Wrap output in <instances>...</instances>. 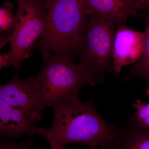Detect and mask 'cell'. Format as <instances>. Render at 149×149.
<instances>
[{
	"mask_svg": "<svg viewBox=\"0 0 149 149\" xmlns=\"http://www.w3.org/2000/svg\"><path fill=\"white\" fill-rule=\"evenodd\" d=\"M52 108V126L40 127L37 133L47 140L51 149H65L66 145L73 143L95 149L111 139L118 130L103 118L92 100L82 102L78 99Z\"/></svg>",
	"mask_w": 149,
	"mask_h": 149,
	"instance_id": "cell-1",
	"label": "cell"
},
{
	"mask_svg": "<svg viewBox=\"0 0 149 149\" xmlns=\"http://www.w3.org/2000/svg\"><path fill=\"white\" fill-rule=\"evenodd\" d=\"M45 31L36 44L42 53L68 56L72 52L87 20L84 0H44Z\"/></svg>",
	"mask_w": 149,
	"mask_h": 149,
	"instance_id": "cell-2",
	"label": "cell"
},
{
	"mask_svg": "<svg viewBox=\"0 0 149 149\" xmlns=\"http://www.w3.org/2000/svg\"><path fill=\"white\" fill-rule=\"evenodd\" d=\"M42 58V68L33 77L42 93L46 107L78 100L83 87L97 84L80 63L72 62L68 56L45 53Z\"/></svg>",
	"mask_w": 149,
	"mask_h": 149,
	"instance_id": "cell-3",
	"label": "cell"
},
{
	"mask_svg": "<svg viewBox=\"0 0 149 149\" xmlns=\"http://www.w3.org/2000/svg\"><path fill=\"white\" fill-rule=\"evenodd\" d=\"M86 22L75 45L72 56L97 83H103L107 72L112 71L113 40L116 22L91 16Z\"/></svg>",
	"mask_w": 149,
	"mask_h": 149,
	"instance_id": "cell-4",
	"label": "cell"
},
{
	"mask_svg": "<svg viewBox=\"0 0 149 149\" xmlns=\"http://www.w3.org/2000/svg\"><path fill=\"white\" fill-rule=\"evenodd\" d=\"M18 23L10 37V49L1 55L0 66L12 65L16 71L31 55L38 38L45 31L47 13L44 0H16Z\"/></svg>",
	"mask_w": 149,
	"mask_h": 149,
	"instance_id": "cell-5",
	"label": "cell"
},
{
	"mask_svg": "<svg viewBox=\"0 0 149 149\" xmlns=\"http://www.w3.org/2000/svg\"><path fill=\"white\" fill-rule=\"evenodd\" d=\"M0 100L19 111L34 123L42 120L45 108L42 93L34 77H13L0 86Z\"/></svg>",
	"mask_w": 149,
	"mask_h": 149,
	"instance_id": "cell-6",
	"label": "cell"
},
{
	"mask_svg": "<svg viewBox=\"0 0 149 149\" xmlns=\"http://www.w3.org/2000/svg\"><path fill=\"white\" fill-rule=\"evenodd\" d=\"M145 34L119 24L116 32L113 48V71L118 75L123 67L136 62L143 52Z\"/></svg>",
	"mask_w": 149,
	"mask_h": 149,
	"instance_id": "cell-7",
	"label": "cell"
},
{
	"mask_svg": "<svg viewBox=\"0 0 149 149\" xmlns=\"http://www.w3.org/2000/svg\"><path fill=\"white\" fill-rule=\"evenodd\" d=\"M40 127L25 115L0 100V136L2 139H19L37 134Z\"/></svg>",
	"mask_w": 149,
	"mask_h": 149,
	"instance_id": "cell-8",
	"label": "cell"
},
{
	"mask_svg": "<svg viewBox=\"0 0 149 149\" xmlns=\"http://www.w3.org/2000/svg\"><path fill=\"white\" fill-rule=\"evenodd\" d=\"M104 149H149V128L140 126L133 115L124 128L100 145Z\"/></svg>",
	"mask_w": 149,
	"mask_h": 149,
	"instance_id": "cell-9",
	"label": "cell"
},
{
	"mask_svg": "<svg viewBox=\"0 0 149 149\" xmlns=\"http://www.w3.org/2000/svg\"><path fill=\"white\" fill-rule=\"evenodd\" d=\"M86 13L110 19L122 24L130 15H138L130 0H84Z\"/></svg>",
	"mask_w": 149,
	"mask_h": 149,
	"instance_id": "cell-10",
	"label": "cell"
},
{
	"mask_svg": "<svg viewBox=\"0 0 149 149\" xmlns=\"http://www.w3.org/2000/svg\"><path fill=\"white\" fill-rule=\"evenodd\" d=\"M146 21V29L144 32L145 40L143 52L141 58L133 65L129 73L124 77V81H128L134 76L143 78L149 85V15H142Z\"/></svg>",
	"mask_w": 149,
	"mask_h": 149,
	"instance_id": "cell-11",
	"label": "cell"
},
{
	"mask_svg": "<svg viewBox=\"0 0 149 149\" xmlns=\"http://www.w3.org/2000/svg\"><path fill=\"white\" fill-rule=\"evenodd\" d=\"M14 6L10 3H6L0 9L1 32L13 33L18 23L17 15L14 14Z\"/></svg>",
	"mask_w": 149,
	"mask_h": 149,
	"instance_id": "cell-12",
	"label": "cell"
},
{
	"mask_svg": "<svg viewBox=\"0 0 149 149\" xmlns=\"http://www.w3.org/2000/svg\"><path fill=\"white\" fill-rule=\"evenodd\" d=\"M133 107L136 109L133 116L138 124L144 128H149V103L138 100L133 104Z\"/></svg>",
	"mask_w": 149,
	"mask_h": 149,
	"instance_id": "cell-13",
	"label": "cell"
},
{
	"mask_svg": "<svg viewBox=\"0 0 149 149\" xmlns=\"http://www.w3.org/2000/svg\"><path fill=\"white\" fill-rule=\"evenodd\" d=\"M35 138L29 140L26 143H14L7 140L1 142L0 149H29L32 147Z\"/></svg>",
	"mask_w": 149,
	"mask_h": 149,
	"instance_id": "cell-14",
	"label": "cell"
},
{
	"mask_svg": "<svg viewBox=\"0 0 149 149\" xmlns=\"http://www.w3.org/2000/svg\"><path fill=\"white\" fill-rule=\"evenodd\" d=\"M135 8L138 12L139 10L149 9V0H139L135 5Z\"/></svg>",
	"mask_w": 149,
	"mask_h": 149,
	"instance_id": "cell-15",
	"label": "cell"
},
{
	"mask_svg": "<svg viewBox=\"0 0 149 149\" xmlns=\"http://www.w3.org/2000/svg\"><path fill=\"white\" fill-rule=\"evenodd\" d=\"M139 0H130L132 3H133V4L134 5V6L136 5V3H138V2L139 1Z\"/></svg>",
	"mask_w": 149,
	"mask_h": 149,
	"instance_id": "cell-16",
	"label": "cell"
},
{
	"mask_svg": "<svg viewBox=\"0 0 149 149\" xmlns=\"http://www.w3.org/2000/svg\"><path fill=\"white\" fill-rule=\"evenodd\" d=\"M146 95L148 97H149V87L147 89L146 91Z\"/></svg>",
	"mask_w": 149,
	"mask_h": 149,
	"instance_id": "cell-17",
	"label": "cell"
}]
</instances>
